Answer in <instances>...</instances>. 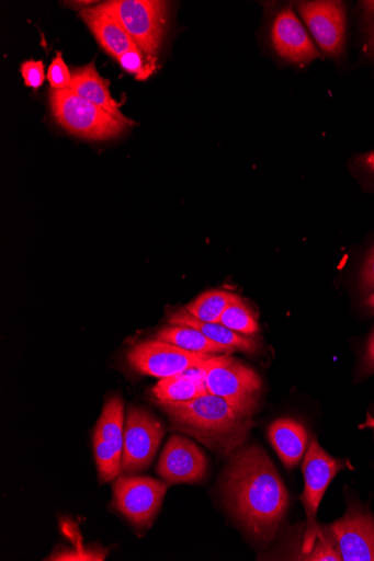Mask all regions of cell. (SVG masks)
Here are the masks:
<instances>
[{"label":"cell","mask_w":374,"mask_h":561,"mask_svg":"<svg viewBox=\"0 0 374 561\" xmlns=\"http://www.w3.org/2000/svg\"><path fill=\"white\" fill-rule=\"evenodd\" d=\"M204 383L207 392L224 398L240 415L252 417L262 382L251 368L226 354L206 373Z\"/></svg>","instance_id":"obj_6"},{"label":"cell","mask_w":374,"mask_h":561,"mask_svg":"<svg viewBox=\"0 0 374 561\" xmlns=\"http://www.w3.org/2000/svg\"><path fill=\"white\" fill-rule=\"evenodd\" d=\"M53 116L69 133L91 140H106L126 131L127 125L117 121L92 102L70 89L50 93Z\"/></svg>","instance_id":"obj_3"},{"label":"cell","mask_w":374,"mask_h":561,"mask_svg":"<svg viewBox=\"0 0 374 561\" xmlns=\"http://www.w3.org/2000/svg\"><path fill=\"white\" fill-rule=\"evenodd\" d=\"M361 8L366 19L374 18V2H363L361 3Z\"/></svg>","instance_id":"obj_31"},{"label":"cell","mask_w":374,"mask_h":561,"mask_svg":"<svg viewBox=\"0 0 374 561\" xmlns=\"http://www.w3.org/2000/svg\"><path fill=\"white\" fill-rule=\"evenodd\" d=\"M207 392L204 380L175 376L159 380L152 388L158 403H178L193 400Z\"/></svg>","instance_id":"obj_21"},{"label":"cell","mask_w":374,"mask_h":561,"mask_svg":"<svg viewBox=\"0 0 374 561\" xmlns=\"http://www.w3.org/2000/svg\"><path fill=\"white\" fill-rule=\"evenodd\" d=\"M47 79L53 90L70 89L72 73L66 65L61 53H58L55 60L50 64L47 72Z\"/></svg>","instance_id":"obj_25"},{"label":"cell","mask_w":374,"mask_h":561,"mask_svg":"<svg viewBox=\"0 0 374 561\" xmlns=\"http://www.w3.org/2000/svg\"><path fill=\"white\" fill-rule=\"evenodd\" d=\"M169 484L147 477L121 476L114 484V505L133 525L150 526Z\"/></svg>","instance_id":"obj_10"},{"label":"cell","mask_w":374,"mask_h":561,"mask_svg":"<svg viewBox=\"0 0 374 561\" xmlns=\"http://www.w3.org/2000/svg\"><path fill=\"white\" fill-rule=\"evenodd\" d=\"M223 490L230 513L251 537L262 542L276 538L287 515L290 495L262 448L242 446L231 455Z\"/></svg>","instance_id":"obj_1"},{"label":"cell","mask_w":374,"mask_h":561,"mask_svg":"<svg viewBox=\"0 0 374 561\" xmlns=\"http://www.w3.org/2000/svg\"><path fill=\"white\" fill-rule=\"evenodd\" d=\"M363 365L365 375L374 374V331L367 342Z\"/></svg>","instance_id":"obj_28"},{"label":"cell","mask_w":374,"mask_h":561,"mask_svg":"<svg viewBox=\"0 0 374 561\" xmlns=\"http://www.w3.org/2000/svg\"><path fill=\"white\" fill-rule=\"evenodd\" d=\"M241 298L226 290H209L200 295L185 306L189 314L199 321L206 323H219L222 317L230 305Z\"/></svg>","instance_id":"obj_20"},{"label":"cell","mask_w":374,"mask_h":561,"mask_svg":"<svg viewBox=\"0 0 374 561\" xmlns=\"http://www.w3.org/2000/svg\"><path fill=\"white\" fill-rule=\"evenodd\" d=\"M156 340L177 345L183 350L202 354H229L235 350L211 341L200 331L189 327H167L160 330Z\"/></svg>","instance_id":"obj_19"},{"label":"cell","mask_w":374,"mask_h":561,"mask_svg":"<svg viewBox=\"0 0 374 561\" xmlns=\"http://www.w3.org/2000/svg\"><path fill=\"white\" fill-rule=\"evenodd\" d=\"M80 18L111 57L118 60L129 50L139 49L120 21L104 4L83 10Z\"/></svg>","instance_id":"obj_15"},{"label":"cell","mask_w":374,"mask_h":561,"mask_svg":"<svg viewBox=\"0 0 374 561\" xmlns=\"http://www.w3.org/2000/svg\"><path fill=\"white\" fill-rule=\"evenodd\" d=\"M213 354L193 353L171 343L155 340L135 345L127 354L129 366L138 374L167 379L201 366Z\"/></svg>","instance_id":"obj_7"},{"label":"cell","mask_w":374,"mask_h":561,"mask_svg":"<svg viewBox=\"0 0 374 561\" xmlns=\"http://www.w3.org/2000/svg\"><path fill=\"white\" fill-rule=\"evenodd\" d=\"M359 290L362 295H369L374 291V245L370 250L360 272Z\"/></svg>","instance_id":"obj_27"},{"label":"cell","mask_w":374,"mask_h":561,"mask_svg":"<svg viewBox=\"0 0 374 561\" xmlns=\"http://www.w3.org/2000/svg\"><path fill=\"white\" fill-rule=\"evenodd\" d=\"M175 431L188 434L209 449L233 455L243 446L253 426L224 398L206 392L193 400L159 403Z\"/></svg>","instance_id":"obj_2"},{"label":"cell","mask_w":374,"mask_h":561,"mask_svg":"<svg viewBox=\"0 0 374 561\" xmlns=\"http://www.w3.org/2000/svg\"><path fill=\"white\" fill-rule=\"evenodd\" d=\"M21 73L25 85L37 90L45 80L44 64L42 61L29 60L21 67Z\"/></svg>","instance_id":"obj_26"},{"label":"cell","mask_w":374,"mask_h":561,"mask_svg":"<svg viewBox=\"0 0 374 561\" xmlns=\"http://www.w3.org/2000/svg\"><path fill=\"white\" fill-rule=\"evenodd\" d=\"M363 309L371 314H374V291L367 295L363 302Z\"/></svg>","instance_id":"obj_30"},{"label":"cell","mask_w":374,"mask_h":561,"mask_svg":"<svg viewBox=\"0 0 374 561\" xmlns=\"http://www.w3.org/2000/svg\"><path fill=\"white\" fill-rule=\"evenodd\" d=\"M170 325L189 327L200 331L207 339L235 351L253 354L259 348V343L252 337L237 333L220 323H206L196 320L184 309L174 311L170 319Z\"/></svg>","instance_id":"obj_18"},{"label":"cell","mask_w":374,"mask_h":561,"mask_svg":"<svg viewBox=\"0 0 374 561\" xmlns=\"http://www.w3.org/2000/svg\"><path fill=\"white\" fill-rule=\"evenodd\" d=\"M124 401L112 397L103 405L93 434V451L99 479L109 483L121 476L124 450Z\"/></svg>","instance_id":"obj_8"},{"label":"cell","mask_w":374,"mask_h":561,"mask_svg":"<svg viewBox=\"0 0 374 561\" xmlns=\"http://www.w3.org/2000/svg\"><path fill=\"white\" fill-rule=\"evenodd\" d=\"M367 45L370 53L374 56V26L371 28Z\"/></svg>","instance_id":"obj_32"},{"label":"cell","mask_w":374,"mask_h":561,"mask_svg":"<svg viewBox=\"0 0 374 561\" xmlns=\"http://www.w3.org/2000/svg\"><path fill=\"white\" fill-rule=\"evenodd\" d=\"M299 14L324 53L338 58L345 44L347 13L341 2H302Z\"/></svg>","instance_id":"obj_11"},{"label":"cell","mask_w":374,"mask_h":561,"mask_svg":"<svg viewBox=\"0 0 374 561\" xmlns=\"http://www.w3.org/2000/svg\"><path fill=\"white\" fill-rule=\"evenodd\" d=\"M342 467L341 461L320 447L316 438H311L303 463L305 489L301 499L304 503L307 518L303 554L308 553L314 548L317 536L320 533L316 524L318 507Z\"/></svg>","instance_id":"obj_5"},{"label":"cell","mask_w":374,"mask_h":561,"mask_svg":"<svg viewBox=\"0 0 374 561\" xmlns=\"http://www.w3.org/2000/svg\"><path fill=\"white\" fill-rule=\"evenodd\" d=\"M144 56L147 55L143 54L140 49H133L121 57L118 62L127 73L135 76L138 80H146L155 70V60L146 61Z\"/></svg>","instance_id":"obj_24"},{"label":"cell","mask_w":374,"mask_h":561,"mask_svg":"<svg viewBox=\"0 0 374 561\" xmlns=\"http://www.w3.org/2000/svg\"><path fill=\"white\" fill-rule=\"evenodd\" d=\"M156 470L168 484H193L205 478L207 460L195 443L181 435H173L160 455Z\"/></svg>","instance_id":"obj_12"},{"label":"cell","mask_w":374,"mask_h":561,"mask_svg":"<svg viewBox=\"0 0 374 561\" xmlns=\"http://www.w3.org/2000/svg\"><path fill=\"white\" fill-rule=\"evenodd\" d=\"M120 21L143 54L152 57L168 26V3L156 0H113L103 3Z\"/></svg>","instance_id":"obj_4"},{"label":"cell","mask_w":374,"mask_h":561,"mask_svg":"<svg viewBox=\"0 0 374 561\" xmlns=\"http://www.w3.org/2000/svg\"><path fill=\"white\" fill-rule=\"evenodd\" d=\"M360 163H361V165L364 169H366L370 172L374 173V151L370 152V154H367V156H363L360 159Z\"/></svg>","instance_id":"obj_29"},{"label":"cell","mask_w":374,"mask_h":561,"mask_svg":"<svg viewBox=\"0 0 374 561\" xmlns=\"http://www.w3.org/2000/svg\"><path fill=\"white\" fill-rule=\"evenodd\" d=\"M344 561H374V516L351 504L330 528Z\"/></svg>","instance_id":"obj_13"},{"label":"cell","mask_w":374,"mask_h":561,"mask_svg":"<svg viewBox=\"0 0 374 561\" xmlns=\"http://www.w3.org/2000/svg\"><path fill=\"white\" fill-rule=\"evenodd\" d=\"M219 323L247 336H253L259 332L257 318L242 299L229 306Z\"/></svg>","instance_id":"obj_22"},{"label":"cell","mask_w":374,"mask_h":561,"mask_svg":"<svg viewBox=\"0 0 374 561\" xmlns=\"http://www.w3.org/2000/svg\"><path fill=\"white\" fill-rule=\"evenodd\" d=\"M269 437L283 465L288 470L297 467L308 445L306 428L294 420L281 419L271 425Z\"/></svg>","instance_id":"obj_17"},{"label":"cell","mask_w":374,"mask_h":561,"mask_svg":"<svg viewBox=\"0 0 374 561\" xmlns=\"http://www.w3.org/2000/svg\"><path fill=\"white\" fill-rule=\"evenodd\" d=\"M319 540L315 542L314 548L302 556V560L308 561H342V554L335 537L320 534L317 536Z\"/></svg>","instance_id":"obj_23"},{"label":"cell","mask_w":374,"mask_h":561,"mask_svg":"<svg viewBox=\"0 0 374 561\" xmlns=\"http://www.w3.org/2000/svg\"><path fill=\"white\" fill-rule=\"evenodd\" d=\"M163 436L162 423L141 408L131 407L124 427L121 476L145 471L151 465Z\"/></svg>","instance_id":"obj_9"},{"label":"cell","mask_w":374,"mask_h":561,"mask_svg":"<svg viewBox=\"0 0 374 561\" xmlns=\"http://www.w3.org/2000/svg\"><path fill=\"white\" fill-rule=\"evenodd\" d=\"M272 42L277 55L292 64H309L320 57L307 32L291 9H284L272 26Z\"/></svg>","instance_id":"obj_14"},{"label":"cell","mask_w":374,"mask_h":561,"mask_svg":"<svg viewBox=\"0 0 374 561\" xmlns=\"http://www.w3.org/2000/svg\"><path fill=\"white\" fill-rule=\"evenodd\" d=\"M70 90L127 126L135 124L121 112V105L111 94L110 81L100 77L94 64L73 71Z\"/></svg>","instance_id":"obj_16"}]
</instances>
